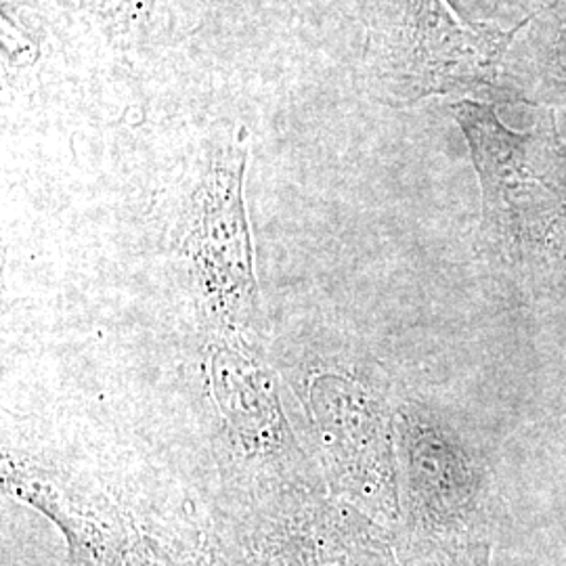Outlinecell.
<instances>
[{
    "label": "cell",
    "instance_id": "cell-5",
    "mask_svg": "<svg viewBox=\"0 0 566 566\" xmlns=\"http://www.w3.org/2000/svg\"><path fill=\"white\" fill-rule=\"evenodd\" d=\"M23 500L36 504L67 535L74 552L86 563L97 566H126L133 544L120 518L107 510L97 506L88 497L74 493H61L49 483L30 481L21 476L20 489H15Z\"/></svg>",
    "mask_w": 566,
    "mask_h": 566
},
{
    "label": "cell",
    "instance_id": "cell-3",
    "mask_svg": "<svg viewBox=\"0 0 566 566\" xmlns=\"http://www.w3.org/2000/svg\"><path fill=\"white\" fill-rule=\"evenodd\" d=\"M451 112L464 130L483 187V233L495 242H512L518 223L516 196L533 179L526 166L535 139L507 130L486 105L453 103Z\"/></svg>",
    "mask_w": 566,
    "mask_h": 566
},
{
    "label": "cell",
    "instance_id": "cell-2",
    "mask_svg": "<svg viewBox=\"0 0 566 566\" xmlns=\"http://www.w3.org/2000/svg\"><path fill=\"white\" fill-rule=\"evenodd\" d=\"M250 156L245 124H221L198 149L187 177L179 256L214 315L227 322L256 301L254 252L243 181Z\"/></svg>",
    "mask_w": 566,
    "mask_h": 566
},
{
    "label": "cell",
    "instance_id": "cell-4",
    "mask_svg": "<svg viewBox=\"0 0 566 566\" xmlns=\"http://www.w3.org/2000/svg\"><path fill=\"white\" fill-rule=\"evenodd\" d=\"M325 434L332 447L348 458L346 470H357L355 486L380 514H397L392 489L390 439L382 411L353 388L332 386L324 397Z\"/></svg>",
    "mask_w": 566,
    "mask_h": 566
},
{
    "label": "cell",
    "instance_id": "cell-7",
    "mask_svg": "<svg viewBox=\"0 0 566 566\" xmlns=\"http://www.w3.org/2000/svg\"><path fill=\"white\" fill-rule=\"evenodd\" d=\"M416 566H489L485 546L439 547Z\"/></svg>",
    "mask_w": 566,
    "mask_h": 566
},
{
    "label": "cell",
    "instance_id": "cell-6",
    "mask_svg": "<svg viewBox=\"0 0 566 566\" xmlns=\"http://www.w3.org/2000/svg\"><path fill=\"white\" fill-rule=\"evenodd\" d=\"M63 7L88 15L107 36L122 49L142 42L163 9L164 0H57Z\"/></svg>",
    "mask_w": 566,
    "mask_h": 566
},
{
    "label": "cell",
    "instance_id": "cell-1",
    "mask_svg": "<svg viewBox=\"0 0 566 566\" xmlns=\"http://www.w3.org/2000/svg\"><path fill=\"white\" fill-rule=\"evenodd\" d=\"M364 23L359 78L390 107L474 93L497 76L512 32L468 21L447 0H357Z\"/></svg>",
    "mask_w": 566,
    "mask_h": 566
}]
</instances>
